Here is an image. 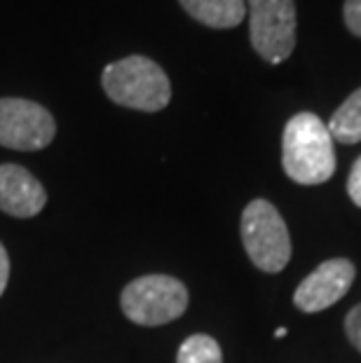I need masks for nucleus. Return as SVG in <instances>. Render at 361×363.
<instances>
[{
	"label": "nucleus",
	"mask_w": 361,
	"mask_h": 363,
	"mask_svg": "<svg viewBox=\"0 0 361 363\" xmlns=\"http://www.w3.org/2000/svg\"><path fill=\"white\" fill-rule=\"evenodd\" d=\"M7 279H10V258H7L5 246L0 244V296L5 293Z\"/></svg>",
	"instance_id": "nucleus-15"
},
{
	"label": "nucleus",
	"mask_w": 361,
	"mask_h": 363,
	"mask_svg": "<svg viewBox=\"0 0 361 363\" xmlns=\"http://www.w3.org/2000/svg\"><path fill=\"white\" fill-rule=\"evenodd\" d=\"M328 134L340 143H361V87L345 99L328 120Z\"/></svg>",
	"instance_id": "nucleus-10"
},
{
	"label": "nucleus",
	"mask_w": 361,
	"mask_h": 363,
	"mask_svg": "<svg viewBox=\"0 0 361 363\" xmlns=\"http://www.w3.org/2000/svg\"><path fill=\"white\" fill-rule=\"evenodd\" d=\"M101 84L113 104L132 111L157 113L172 101V82L148 57H127L104 68Z\"/></svg>",
	"instance_id": "nucleus-2"
},
{
	"label": "nucleus",
	"mask_w": 361,
	"mask_h": 363,
	"mask_svg": "<svg viewBox=\"0 0 361 363\" xmlns=\"http://www.w3.org/2000/svg\"><path fill=\"white\" fill-rule=\"evenodd\" d=\"M242 244L263 272H282L291 260V237L282 213L267 199H253L242 213Z\"/></svg>",
	"instance_id": "nucleus-4"
},
{
	"label": "nucleus",
	"mask_w": 361,
	"mask_h": 363,
	"mask_svg": "<svg viewBox=\"0 0 361 363\" xmlns=\"http://www.w3.org/2000/svg\"><path fill=\"white\" fill-rule=\"evenodd\" d=\"M355 277L357 267L348 258H331L321 262L314 272H310L298 284L294 293V305L307 314L324 312L335 303H340V298L348 296Z\"/></svg>",
	"instance_id": "nucleus-7"
},
{
	"label": "nucleus",
	"mask_w": 361,
	"mask_h": 363,
	"mask_svg": "<svg viewBox=\"0 0 361 363\" xmlns=\"http://www.w3.org/2000/svg\"><path fill=\"white\" fill-rule=\"evenodd\" d=\"M181 7L209 28H235L247 17L244 0H179Z\"/></svg>",
	"instance_id": "nucleus-9"
},
{
	"label": "nucleus",
	"mask_w": 361,
	"mask_h": 363,
	"mask_svg": "<svg viewBox=\"0 0 361 363\" xmlns=\"http://www.w3.org/2000/svg\"><path fill=\"white\" fill-rule=\"evenodd\" d=\"M348 195L350 199L361 208V155L355 160V164L350 169L348 176Z\"/></svg>",
	"instance_id": "nucleus-14"
},
{
	"label": "nucleus",
	"mask_w": 361,
	"mask_h": 363,
	"mask_svg": "<svg viewBox=\"0 0 361 363\" xmlns=\"http://www.w3.org/2000/svg\"><path fill=\"white\" fill-rule=\"evenodd\" d=\"M343 19H345V26H348L350 33L361 38V0H345Z\"/></svg>",
	"instance_id": "nucleus-12"
},
{
	"label": "nucleus",
	"mask_w": 361,
	"mask_h": 363,
	"mask_svg": "<svg viewBox=\"0 0 361 363\" xmlns=\"http://www.w3.org/2000/svg\"><path fill=\"white\" fill-rule=\"evenodd\" d=\"M48 192L28 169L19 164H0V211L33 218L43 211Z\"/></svg>",
	"instance_id": "nucleus-8"
},
{
	"label": "nucleus",
	"mask_w": 361,
	"mask_h": 363,
	"mask_svg": "<svg viewBox=\"0 0 361 363\" xmlns=\"http://www.w3.org/2000/svg\"><path fill=\"white\" fill-rule=\"evenodd\" d=\"M282 167L294 183L321 185L335 172L333 138L314 113L294 115L282 136Z\"/></svg>",
	"instance_id": "nucleus-1"
},
{
	"label": "nucleus",
	"mask_w": 361,
	"mask_h": 363,
	"mask_svg": "<svg viewBox=\"0 0 361 363\" xmlns=\"http://www.w3.org/2000/svg\"><path fill=\"white\" fill-rule=\"evenodd\" d=\"M296 0H249V33L256 54L282 64L296 48Z\"/></svg>",
	"instance_id": "nucleus-5"
},
{
	"label": "nucleus",
	"mask_w": 361,
	"mask_h": 363,
	"mask_svg": "<svg viewBox=\"0 0 361 363\" xmlns=\"http://www.w3.org/2000/svg\"><path fill=\"white\" fill-rule=\"evenodd\" d=\"M57 122L45 106L28 99H0V145L10 150H43L55 141Z\"/></svg>",
	"instance_id": "nucleus-6"
},
{
	"label": "nucleus",
	"mask_w": 361,
	"mask_h": 363,
	"mask_svg": "<svg viewBox=\"0 0 361 363\" xmlns=\"http://www.w3.org/2000/svg\"><path fill=\"white\" fill-rule=\"evenodd\" d=\"M176 363H223V352L213 337L197 333L179 347Z\"/></svg>",
	"instance_id": "nucleus-11"
},
{
	"label": "nucleus",
	"mask_w": 361,
	"mask_h": 363,
	"mask_svg": "<svg viewBox=\"0 0 361 363\" xmlns=\"http://www.w3.org/2000/svg\"><path fill=\"white\" fill-rule=\"evenodd\" d=\"M120 307L139 326H165L188 310V289L176 277L145 274L122 289Z\"/></svg>",
	"instance_id": "nucleus-3"
},
{
	"label": "nucleus",
	"mask_w": 361,
	"mask_h": 363,
	"mask_svg": "<svg viewBox=\"0 0 361 363\" xmlns=\"http://www.w3.org/2000/svg\"><path fill=\"white\" fill-rule=\"evenodd\" d=\"M287 333H289L287 328H277V330H274V337H287Z\"/></svg>",
	"instance_id": "nucleus-16"
},
{
	"label": "nucleus",
	"mask_w": 361,
	"mask_h": 363,
	"mask_svg": "<svg viewBox=\"0 0 361 363\" xmlns=\"http://www.w3.org/2000/svg\"><path fill=\"white\" fill-rule=\"evenodd\" d=\"M345 333H348L350 342L361 352V303L352 307L348 316H345Z\"/></svg>",
	"instance_id": "nucleus-13"
}]
</instances>
